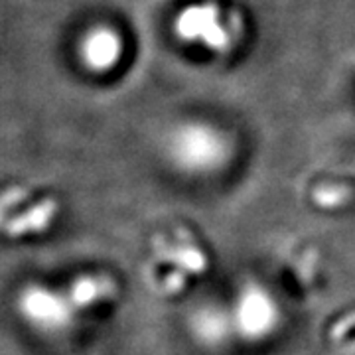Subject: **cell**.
<instances>
[{"label":"cell","instance_id":"obj_6","mask_svg":"<svg viewBox=\"0 0 355 355\" xmlns=\"http://www.w3.org/2000/svg\"><path fill=\"white\" fill-rule=\"evenodd\" d=\"M190 328L198 342L207 347H217L229 338L233 318H229L227 312L217 306H203L191 314Z\"/></svg>","mask_w":355,"mask_h":355},{"label":"cell","instance_id":"obj_11","mask_svg":"<svg viewBox=\"0 0 355 355\" xmlns=\"http://www.w3.org/2000/svg\"><path fill=\"white\" fill-rule=\"evenodd\" d=\"M168 291L170 292H178L184 288V275H182V270L180 272H174V275H170L168 277Z\"/></svg>","mask_w":355,"mask_h":355},{"label":"cell","instance_id":"obj_3","mask_svg":"<svg viewBox=\"0 0 355 355\" xmlns=\"http://www.w3.org/2000/svg\"><path fill=\"white\" fill-rule=\"evenodd\" d=\"M176 34L186 42L202 44L211 51H225L231 46V28L223 22V14L211 2L191 4L178 14Z\"/></svg>","mask_w":355,"mask_h":355},{"label":"cell","instance_id":"obj_1","mask_svg":"<svg viewBox=\"0 0 355 355\" xmlns=\"http://www.w3.org/2000/svg\"><path fill=\"white\" fill-rule=\"evenodd\" d=\"M170 160L184 172L209 174L227 162L229 144L225 137L207 125H184L168 140Z\"/></svg>","mask_w":355,"mask_h":355},{"label":"cell","instance_id":"obj_2","mask_svg":"<svg viewBox=\"0 0 355 355\" xmlns=\"http://www.w3.org/2000/svg\"><path fill=\"white\" fill-rule=\"evenodd\" d=\"M280 310L275 298L259 284H247L233 310V328L249 342L266 340L279 328Z\"/></svg>","mask_w":355,"mask_h":355},{"label":"cell","instance_id":"obj_4","mask_svg":"<svg viewBox=\"0 0 355 355\" xmlns=\"http://www.w3.org/2000/svg\"><path fill=\"white\" fill-rule=\"evenodd\" d=\"M20 310L42 330H62L71 320V300H64L60 294L42 286H30L22 294Z\"/></svg>","mask_w":355,"mask_h":355},{"label":"cell","instance_id":"obj_10","mask_svg":"<svg viewBox=\"0 0 355 355\" xmlns=\"http://www.w3.org/2000/svg\"><path fill=\"white\" fill-rule=\"evenodd\" d=\"M347 190L338 188V186H326V188H318L314 191V202L320 207H340L347 200Z\"/></svg>","mask_w":355,"mask_h":355},{"label":"cell","instance_id":"obj_9","mask_svg":"<svg viewBox=\"0 0 355 355\" xmlns=\"http://www.w3.org/2000/svg\"><path fill=\"white\" fill-rule=\"evenodd\" d=\"M162 257H164L166 261L176 263L178 266H182L184 270L193 272V275H202L203 270H205V266H207V261H205L202 251L196 245H191L190 241H184L180 243L178 247L166 249Z\"/></svg>","mask_w":355,"mask_h":355},{"label":"cell","instance_id":"obj_5","mask_svg":"<svg viewBox=\"0 0 355 355\" xmlns=\"http://www.w3.org/2000/svg\"><path fill=\"white\" fill-rule=\"evenodd\" d=\"M79 53L91 71H109L123 55V40L111 28H95L83 36Z\"/></svg>","mask_w":355,"mask_h":355},{"label":"cell","instance_id":"obj_8","mask_svg":"<svg viewBox=\"0 0 355 355\" xmlns=\"http://www.w3.org/2000/svg\"><path fill=\"white\" fill-rule=\"evenodd\" d=\"M58 214V203L53 200H46V202L38 203L32 211H28L26 216L18 217L16 221L10 223V227L6 231L10 235H22V233H36V231H44L50 225L51 217Z\"/></svg>","mask_w":355,"mask_h":355},{"label":"cell","instance_id":"obj_7","mask_svg":"<svg viewBox=\"0 0 355 355\" xmlns=\"http://www.w3.org/2000/svg\"><path fill=\"white\" fill-rule=\"evenodd\" d=\"M116 286L107 277H81L71 286V304L91 306L113 296Z\"/></svg>","mask_w":355,"mask_h":355}]
</instances>
